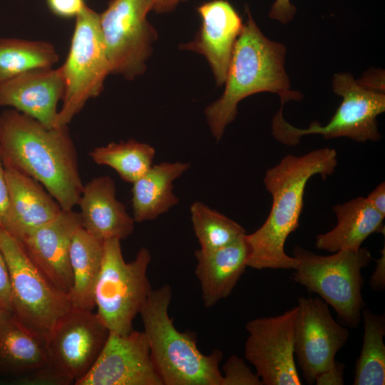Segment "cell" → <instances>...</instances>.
<instances>
[{
  "mask_svg": "<svg viewBox=\"0 0 385 385\" xmlns=\"http://www.w3.org/2000/svg\"><path fill=\"white\" fill-rule=\"evenodd\" d=\"M0 156L5 168L40 183L63 210L78 204L83 185L68 125L47 128L15 109L4 111Z\"/></svg>",
  "mask_w": 385,
  "mask_h": 385,
  "instance_id": "6da1fadb",
  "label": "cell"
},
{
  "mask_svg": "<svg viewBox=\"0 0 385 385\" xmlns=\"http://www.w3.org/2000/svg\"><path fill=\"white\" fill-rule=\"evenodd\" d=\"M337 165L336 150L323 148L301 156L287 155L267 170L263 182L272 203L262 225L252 234H246L250 247L247 267L257 270L297 267V260L286 254L284 245L299 227L306 185L315 175L323 179L331 175Z\"/></svg>",
  "mask_w": 385,
  "mask_h": 385,
  "instance_id": "7a4b0ae2",
  "label": "cell"
},
{
  "mask_svg": "<svg viewBox=\"0 0 385 385\" xmlns=\"http://www.w3.org/2000/svg\"><path fill=\"white\" fill-rule=\"evenodd\" d=\"M246 11L247 21L234 47L225 91L205 110L208 125L217 141L235 120L237 105L243 98L260 92L275 93L280 97V108L288 101L302 98L300 93L290 88L284 68L285 46L265 37L247 7Z\"/></svg>",
  "mask_w": 385,
  "mask_h": 385,
  "instance_id": "3957f363",
  "label": "cell"
},
{
  "mask_svg": "<svg viewBox=\"0 0 385 385\" xmlns=\"http://www.w3.org/2000/svg\"><path fill=\"white\" fill-rule=\"evenodd\" d=\"M170 285L152 289L139 314L153 361L163 385H221L219 369L223 354L202 353L192 332H181L168 314Z\"/></svg>",
  "mask_w": 385,
  "mask_h": 385,
  "instance_id": "277c9868",
  "label": "cell"
},
{
  "mask_svg": "<svg viewBox=\"0 0 385 385\" xmlns=\"http://www.w3.org/2000/svg\"><path fill=\"white\" fill-rule=\"evenodd\" d=\"M292 254L297 262L292 279L332 306L346 326L356 327L365 307L361 270L372 259L370 251L360 247L324 256L296 245Z\"/></svg>",
  "mask_w": 385,
  "mask_h": 385,
  "instance_id": "5b68a950",
  "label": "cell"
},
{
  "mask_svg": "<svg viewBox=\"0 0 385 385\" xmlns=\"http://www.w3.org/2000/svg\"><path fill=\"white\" fill-rule=\"evenodd\" d=\"M0 250L9 273L11 311L46 343L58 321L72 308L70 297L48 279L21 242L1 225Z\"/></svg>",
  "mask_w": 385,
  "mask_h": 385,
  "instance_id": "8992f818",
  "label": "cell"
},
{
  "mask_svg": "<svg viewBox=\"0 0 385 385\" xmlns=\"http://www.w3.org/2000/svg\"><path fill=\"white\" fill-rule=\"evenodd\" d=\"M150 261V252L145 247L127 262L120 240L103 242L102 265L93 297L96 313L109 332L127 334L133 330V321L152 291L147 274Z\"/></svg>",
  "mask_w": 385,
  "mask_h": 385,
  "instance_id": "52a82bcc",
  "label": "cell"
},
{
  "mask_svg": "<svg viewBox=\"0 0 385 385\" xmlns=\"http://www.w3.org/2000/svg\"><path fill=\"white\" fill-rule=\"evenodd\" d=\"M333 90L342 101L327 124L314 121L307 128H298L284 119L279 108L272 119L273 136L289 146L296 145L301 137L309 134H319L325 139L346 137L356 142L380 140L376 118L385 111L384 91L371 83H359L349 73L334 76Z\"/></svg>",
  "mask_w": 385,
  "mask_h": 385,
  "instance_id": "ba28073f",
  "label": "cell"
},
{
  "mask_svg": "<svg viewBox=\"0 0 385 385\" xmlns=\"http://www.w3.org/2000/svg\"><path fill=\"white\" fill-rule=\"evenodd\" d=\"M61 68L65 91L54 127L68 125L88 100L100 95L111 73L99 14L86 4L76 16L69 51Z\"/></svg>",
  "mask_w": 385,
  "mask_h": 385,
  "instance_id": "9c48e42d",
  "label": "cell"
},
{
  "mask_svg": "<svg viewBox=\"0 0 385 385\" xmlns=\"http://www.w3.org/2000/svg\"><path fill=\"white\" fill-rule=\"evenodd\" d=\"M97 313L72 307L46 342V364L38 369L46 384H75L93 367L109 334Z\"/></svg>",
  "mask_w": 385,
  "mask_h": 385,
  "instance_id": "30bf717a",
  "label": "cell"
},
{
  "mask_svg": "<svg viewBox=\"0 0 385 385\" xmlns=\"http://www.w3.org/2000/svg\"><path fill=\"white\" fill-rule=\"evenodd\" d=\"M153 7V0H111L99 14L111 73L132 79L144 71L156 38L147 20Z\"/></svg>",
  "mask_w": 385,
  "mask_h": 385,
  "instance_id": "8fae6325",
  "label": "cell"
},
{
  "mask_svg": "<svg viewBox=\"0 0 385 385\" xmlns=\"http://www.w3.org/2000/svg\"><path fill=\"white\" fill-rule=\"evenodd\" d=\"M296 306L282 314L246 324L245 357L264 385H300L294 357Z\"/></svg>",
  "mask_w": 385,
  "mask_h": 385,
  "instance_id": "7c38bea8",
  "label": "cell"
},
{
  "mask_svg": "<svg viewBox=\"0 0 385 385\" xmlns=\"http://www.w3.org/2000/svg\"><path fill=\"white\" fill-rule=\"evenodd\" d=\"M294 356L309 384L333 370L337 353L346 344L349 330L333 318L328 304L319 297L298 298Z\"/></svg>",
  "mask_w": 385,
  "mask_h": 385,
  "instance_id": "4fadbf2b",
  "label": "cell"
},
{
  "mask_svg": "<svg viewBox=\"0 0 385 385\" xmlns=\"http://www.w3.org/2000/svg\"><path fill=\"white\" fill-rule=\"evenodd\" d=\"M76 385H163L143 332H110L91 370Z\"/></svg>",
  "mask_w": 385,
  "mask_h": 385,
  "instance_id": "5bb4252c",
  "label": "cell"
},
{
  "mask_svg": "<svg viewBox=\"0 0 385 385\" xmlns=\"http://www.w3.org/2000/svg\"><path fill=\"white\" fill-rule=\"evenodd\" d=\"M81 227L79 212L62 209L55 218L20 241L48 279L68 295L73 286L70 246L75 232Z\"/></svg>",
  "mask_w": 385,
  "mask_h": 385,
  "instance_id": "9a60e30c",
  "label": "cell"
},
{
  "mask_svg": "<svg viewBox=\"0 0 385 385\" xmlns=\"http://www.w3.org/2000/svg\"><path fill=\"white\" fill-rule=\"evenodd\" d=\"M64 91L61 66L34 68L0 83V106L12 107L53 128Z\"/></svg>",
  "mask_w": 385,
  "mask_h": 385,
  "instance_id": "2e32d148",
  "label": "cell"
},
{
  "mask_svg": "<svg viewBox=\"0 0 385 385\" xmlns=\"http://www.w3.org/2000/svg\"><path fill=\"white\" fill-rule=\"evenodd\" d=\"M202 24L195 38L182 44L207 58L218 85L225 83L236 41L243 27L242 19L226 0H212L197 8Z\"/></svg>",
  "mask_w": 385,
  "mask_h": 385,
  "instance_id": "e0dca14e",
  "label": "cell"
},
{
  "mask_svg": "<svg viewBox=\"0 0 385 385\" xmlns=\"http://www.w3.org/2000/svg\"><path fill=\"white\" fill-rule=\"evenodd\" d=\"M8 206L0 225L18 240L55 218L62 208L37 180L5 168Z\"/></svg>",
  "mask_w": 385,
  "mask_h": 385,
  "instance_id": "ac0fdd59",
  "label": "cell"
},
{
  "mask_svg": "<svg viewBox=\"0 0 385 385\" xmlns=\"http://www.w3.org/2000/svg\"><path fill=\"white\" fill-rule=\"evenodd\" d=\"M77 205L82 227L100 241H121L133 232L135 222L116 198L115 183L108 175L96 177L84 185Z\"/></svg>",
  "mask_w": 385,
  "mask_h": 385,
  "instance_id": "d6986e66",
  "label": "cell"
},
{
  "mask_svg": "<svg viewBox=\"0 0 385 385\" xmlns=\"http://www.w3.org/2000/svg\"><path fill=\"white\" fill-rule=\"evenodd\" d=\"M195 255V273L200 282L202 302L210 308L232 293L247 267L250 247L246 234L219 248H200Z\"/></svg>",
  "mask_w": 385,
  "mask_h": 385,
  "instance_id": "ffe728a7",
  "label": "cell"
},
{
  "mask_svg": "<svg viewBox=\"0 0 385 385\" xmlns=\"http://www.w3.org/2000/svg\"><path fill=\"white\" fill-rule=\"evenodd\" d=\"M337 223L330 231L316 236L318 249L336 252L357 251L374 233L384 235L383 217L366 197H358L333 207Z\"/></svg>",
  "mask_w": 385,
  "mask_h": 385,
  "instance_id": "44dd1931",
  "label": "cell"
},
{
  "mask_svg": "<svg viewBox=\"0 0 385 385\" xmlns=\"http://www.w3.org/2000/svg\"><path fill=\"white\" fill-rule=\"evenodd\" d=\"M46 343L11 310L0 309V376H24L46 364Z\"/></svg>",
  "mask_w": 385,
  "mask_h": 385,
  "instance_id": "7402d4cb",
  "label": "cell"
},
{
  "mask_svg": "<svg viewBox=\"0 0 385 385\" xmlns=\"http://www.w3.org/2000/svg\"><path fill=\"white\" fill-rule=\"evenodd\" d=\"M190 167V163L163 162L153 165L133 183V217L136 222L153 220L178 203L173 181Z\"/></svg>",
  "mask_w": 385,
  "mask_h": 385,
  "instance_id": "603a6c76",
  "label": "cell"
},
{
  "mask_svg": "<svg viewBox=\"0 0 385 385\" xmlns=\"http://www.w3.org/2000/svg\"><path fill=\"white\" fill-rule=\"evenodd\" d=\"M103 242L98 240L82 227L75 232L70 246V265L73 286L69 293L72 306L93 310L94 289L101 272Z\"/></svg>",
  "mask_w": 385,
  "mask_h": 385,
  "instance_id": "cb8c5ba5",
  "label": "cell"
},
{
  "mask_svg": "<svg viewBox=\"0 0 385 385\" xmlns=\"http://www.w3.org/2000/svg\"><path fill=\"white\" fill-rule=\"evenodd\" d=\"M363 343L355 364L354 385L385 384V317L368 308L361 312Z\"/></svg>",
  "mask_w": 385,
  "mask_h": 385,
  "instance_id": "d4e9b609",
  "label": "cell"
},
{
  "mask_svg": "<svg viewBox=\"0 0 385 385\" xmlns=\"http://www.w3.org/2000/svg\"><path fill=\"white\" fill-rule=\"evenodd\" d=\"M58 61L49 42L0 38V83L31 69L53 67Z\"/></svg>",
  "mask_w": 385,
  "mask_h": 385,
  "instance_id": "484cf974",
  "label": "cell"
},
{
  "mask_svg": "<svg viewBox=\"0 0 385 385\" xmlns=\"http://www.w3.org/2000/svg\"><path fill=\"white\" fill-rule=\"evenodd\" d=\"M155 150L149 144L135 140L110 143L95 148L89 156L98 165L113 168L120 178L133 183L153 165Z\"/></svg>",
  "mask_w": 385,
  "mask_h": 385,
  "instance_id": "4316f807",
  "label": "cell"
},
{
  "mask_svg": "<svg viewBox=\"0 0 385 385\" xmlns=\"http://www.w3.org/2000/svg\"><path fill=\"white\" fill-rule=\"evenodd\" d=\"M190 211L193 230L201 249L219 248L246 234L240 224L200 201L193 202Z\"/></svg>",
  "mask_w": 385,
  "mask_h": 385,
  "instance_id": "83f0119b",
  "label": "cell"
},
{
  "mask_svg": "<svg viewBox=\"0 0 385 385\" xmlns=\"http://www.w3.org/2000/svg\"><path fill=\"white\" fill-rule=\"evenodd\" d=\"M221 385H262L257 374L253 373L242 358L231 356L223 367Z\"/></svg>",
  "mask_w": 385,
  "mask_h": 385,
  "instance_id": "f1b7e54d",
  "label": "cell"
},
{
  "mask_svg": "<svg viewBox=\"0 0 385 385\" xmlns=\"http://www.w3.org/2000/svg\"><path fill=\"white\" fill-rule=\"evenodd\" d=\"M49 9L61 18L76 17L86 4L84 0H46Z\"/></svg>",
  "mask_w": 385,
  "mask_h": 385,
  "instance_id": "f546056e",
  "label": "cell"
},
{
  "mask_svg": "<svg viewBox=\"0 0 385 385\" xmlns=\"http://www.w3.org/2000/svg\"><path fill=\"white\" fill-rule=\"evenodd\" d=\"M0 309L11 310V289L8 267L0 250Z\"/></svg>",
  "mask_w": 385,
  "mask_h": 385,
  "instance_id": "4dcf8cb0",
  "label": "cell"
},
{
  "mask_svg": "<svg viewBox=\"0 0 385 385\" xmlns=\"http://www.w3.org/2000/svg\"><path fill=\"white\" fill-rule=\"evenodd\" d=\"M297 11L296 7L290 0H275L269 13V16L282 24H287L292 20Z\"/></svg>",
  "mask_w": 385,
  "mask_h": 385,
  "instance_id": "1f68e13d",
  "label": "cell"
},
{
  "mask_svg": "<svg viewBox=\"0 0 385 385\" xmlns=\"http://www.w3.org/2000/svg\"><path fill=\"white\" fill-rule=\"evenodd\" d=\"M370 286L374 290H383L385 287V250H381V256L376 261V267L370 277Z\"/></svg>",
  "mask_w": 385,
  "mask_h": 385,
  "instance_id": "d6a6232c",
  "label": "cell"
},
{
  "mask_svg": "<svg viewBox=\"0 0 385 385\" xmlns=\"http://www.w3.org/2000/svg\"><path fill=\"white\" fill-rule=\"evenodd\" d=\"M369 204L385 217V183L377 185L366 197Z\"/></svg>",
  "mask_w": 385,
  "mask_h": 385,
  "instance_id": "836d02e7",
  "label": "cell"
},
{
  "mask_svg": "<svg viewBox=\"0 0 385 385\" xmlns=\"http://www.w3.org/2000/svg\"><path fill=\"white\" fill-rule=\"evenodd\" d=\"M344 364H338L337 367L317 378L315 383L321 384H343Z\"/></svg>",
  "mask_w": 385,
  "mask_h": 385,
  "instance_id": "e575fe53",
  "label": "cell"
},
{
  "mask_svg": "<svg viewBox=\"0 0 385 385\" xmlns=\"http://www.w3.org/2000/svg\"><path fill=\"white\" fill-rule=\"evenodd\" d=\"M9 202L5 168L0 156V224L6 213Z\"/></svg>",
  "mask_w": 385,
  "mask_h": 385,
  "instance_id": "d590c367",
  "label": "cell"
},
{
  "mask_svg": "<svg viewBox=\"0 0 385 385\" xmlns=\"http://www.w3.org/2000/svg\"><path fill=\"white\" fill-rule=\"evenodd\" d=\"M187 0H153V10L158 14L168 13L174 10L183 1Z\"/></svg>",
  "mask_w": 385,
  "mask_h": 385,
  "instance_id": "8d00e7d4",
  "label": "cell"
}]
</instances>
